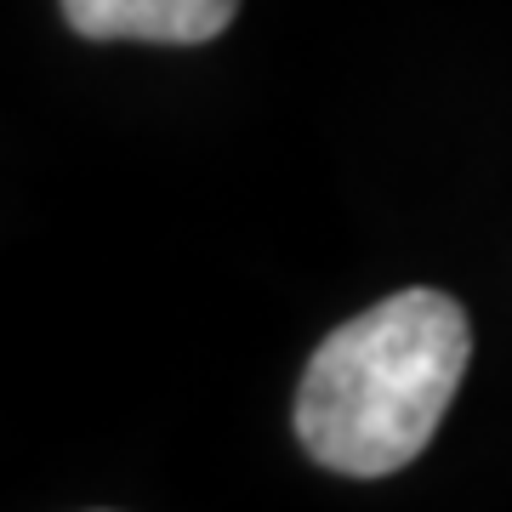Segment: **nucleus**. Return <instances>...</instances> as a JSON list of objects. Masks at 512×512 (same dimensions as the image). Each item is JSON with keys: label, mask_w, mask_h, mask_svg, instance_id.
I'll list each match as a JSON object with an SVG mask.
<instances>
[{"label": "nucleus", "mask_w": 512, "mask_h": 512, "mask_svg": "<svg viewBox=\"0 0 512 512\" xmlns=\"http://www.w3.org/2000/svg\"><path fill=\"white\" fill-rule=\"evenodd\" d=\"M239 0H63V18L86 40L205 46L234 23Z\"/></svg>", "instance_id": "nucleus-2"}, {"label": "nucleus", "mask_w": 512, "mask_h": 512, "mask_svg": "<svg viewBox=\"0 0 512 512\" xmlns=\"http://www.w3.org/2000/svg\"><path fill=\"white\" fill-rule=\"evenodd\" d=\"M473 359L456 296L399 291L330 330L296 387V439L319 467L387 478L416 461Z\"/></svg>", "instance_id": "nucleus-1"}]
</instances>
